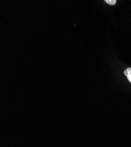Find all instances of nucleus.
<instances>
[{
  "mask_svg": "<svg viewBox=\"0 0 131 147\" xmlns=\"http://www.w3.org/2000/svg\"><path fill=\"white\" fill-rule=\"evenodd\" d=\"M124 74L127 77L128 81L131 83V68H128L124 71Z\"/></svg>",
  "mask_w": 131,
  "mask_h": 147,
  "instance_id": "nucleus-1",
  "label": "nucleus"
},
{
  "mask_svg": "<svg viewBox=\"0 0 131 147\" xmlns=\"http://www.w3.org/2000/svg\"><path fill=\"white\" fill-rule=\"evenodd\" d=\"M106 3L110 4L111 5H114L116 4L117 1L116 0H105L104 1Z\"/></svg>",
  "mask_w": 131,
  "mask_h": 147,
  "instance_id": "nucleus-2",
  "label": "nucleus"
}]
</instances>
